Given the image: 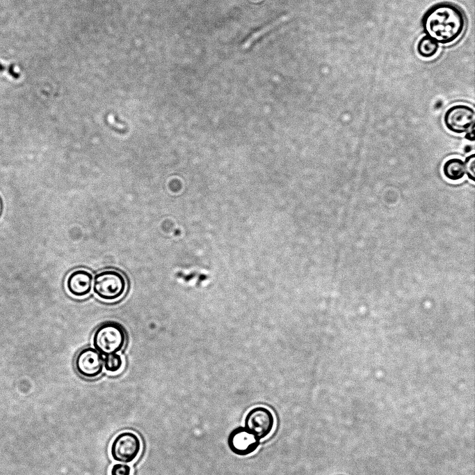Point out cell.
<instances>
[{
    "instance_id": "277c9868",
    "label": "cell",
    "mask_w": 475,
    "mask_h": 475,
    "mask_svg": "<svg viewBox=\"0 0 475 475\" xmlns=\"http://www.w3.org/2000/svg\"><path fill=\"white\" fill-rule=\"evenodd\" d=\"M140 451V439L131 431H124L117 435L110 447L112 458L122 463L133 462L138 456Z\"/></svg>"
},
{
    "instance_id": "5b68a950",
    "label": "cell",
    "mask_w": 475,
    "mask_h": 475,
    "mask_svg": "<svg viewBox=\"0 0 475 475\" xmlns=\"http://www.w3.org/2000/svg\"><path fill=\"white\" fill-rule=\"evenodd\" d=\"M443 120L448 130L461 134L474 126L475 112L469 105L455 104L446 111Z\"/></svg>"
},
{
    "instance_id": "7a4b0ae2",
    "label": "cell",
    "mask_w": 475,
    "mask_h": 475,
    "mask_svg": "<svg viewBox=\"0 0 475 475\" xmlns=\"http://www.w3.org/2000/svg\"><path fill=\"white\" fill-rule=\"evenodd\" d=\"M127 334L123 327L113 321L100 325L94 332V348L105 356L121 351L126 343Z\"/></svg>"
},
{
    "instance_id": "52a82bcc",
    "label": "cell",
    "mask_w": 475,
    "mask_h": 475,
    "mask_svg": "<svg viewBox=\"0 0 475 475\" xmlns=\"http://www.w3.org/2000/svg\"><path fill=\"white\" fill-rule=\"evenodd\" d=\"M244 423V427L261 440L272 432L275 419L273 414L269 409L263 406H257L248 412Z\"/></svg>"
},
{
    "instance_id": "9c48e42d",
    "label": "cell",
    "mask_w": 475,
    "mask_h": 475,
    "mask_svg": "<svg viewBox=\"0 0 475 475\" xmlns=\"http://www.w3.org/2000/svg\"><path fill=\"white\" fill-rule=\"evenodd\" d=\"M92 281V274L88 270L77 269L68 275L66 287L72 295L81 297L90 293Z\"/></svg>"
},
{
    "instance_id": "2e32d148",
    "label": "cell",
    "mask_w": 475,
    "mask_h": 475,
    "mask_svg": "<svg viewBox=\"0 0 475 475\" xmlns=\"http://www.w3.org/2000/svg\"><path fill=\"white\" fill-rule=\"evenodd\" d=\"M465 139L469 141L473 142L474 141V126L472 127L467 132L465 136Z\"/></svg>"
},
{
    "instance_id": "6da1fadb",
    "label": "cell",
    "mask_w": 475,
    "mask_h": 475,
    "mask_svg": "<svg viewBox=\"0 0 475 475\" xmlns=\"http://www.w3.org/2000/svg\"><path fill=\"white\" fill-rule=\"evenodd\" d=\"M465 26L464 12L456 4L449 1L433 5L422 17V26L426 36L442 45L456 41L464 32Z\"/></svg>"
},
{
    "instance_id": "7c38bea8",
    "label": "cell",
    "mask_w": 475,
    "mask_h": 475,
    "mask_svg": "<svg viewBox=\"0 0 475 475\" xmlns=\"http://www.w3.org/2000/svg\"><path fill=\"white\" fill-rule=\"evenodd\" d=\"M438 49L439 44L426 36L419 40L417 46L418 54L426 59L435 56Z\"/></svg>"
},
{
    "instance_id": "4fadbf2b",
    "label": "cell",
    "mask_w": 475,
    "mask_h": 475,
    "mask_svg": "<svg viewBox=\"0 0 475 475\" xmlns=\"http://www.w3.org/2000/svg\"><path fill=\"white\" fill-rule=\"evenodd\" d=\"M122 364V359L117 353L106 355L104 359V368L108 372H118L121 369Z\"/></svg>"
},
{
    "instance_id": "30bf717a",
    "label": "cell",
    "mask_w": 475,
    "mask_h": 475,
    "mask_svg": "<svg viewBox=\"0 0 475 475\" xmlns=\"http://www.w3.org/2000/svg\"><path fill=\"white\" fill-rule=\"evenodd\" d=\"M442 171L446 179L451 181L460 180L465 175V162L460 158H450L444 163Z\"/></svg>"
},
{
    "instance_id": "ac0fdd59",
    "label": "cell",
    "mask_w": 475,
    "mask_h": 475,
    "mask_svg": "<svg viewBox=\"0 0 475 475\" xmlns=\"http://www.w3.org/2000/svg\"><path fill=\"white\" fill-rule=\"evenodd\" d=\"M0 208H1V206H0Z\"/></svg>"
},
{
    "instance_id": "ba28073f",
    "label": "cell",
    "mask_w": 475,
    "mask_h": 475,
    "mask_svg": "<svg viewBox=\"0 0 475 475\" xmlns=\"http://www.w3.org/2000/svg\"><path fill=\"white\" fill-rule=\"evenodd\" d=\"M227 444L234 454L245 456L255 452L260 444V439L243 426L233 429L227 438Z\"/></svg>"
},
{
    "instance_id": "e0dca14e",
    "label": "cell",
    "mask_w": 475,
    "mask_h": 475,
    "mask_svg": "<svg viewBox=\"0 0 475 475\" xmlns=\"http://www.w3.org/2000/svg\"><path fill=\"white\" fill-rule=\"evenodd\" d=\"M108 122H109L111 125H113V126L118 127V129L122 130V129L124 128V126L123 125L117 123L115 121L114 117H113V116H109L108 118Z\"/></svg>"
},
{
    "instance_id": "9a60e30c",
    "label": "cell",
    "mask_w": 475,
    "mask_h": 475,
    "mask_svg": "<svg viewBox=\"0 0 475 475\" xmlns=\"http://www.w3.org/2000/svg\"><path fill=\"white\" fill-rule=\"evenodd\" d=\"M131 469L127 464H114L110 472V475H131Z\"/></svg>"
},
{
    "instance_id": "3957f363",
    "label": "cell",
    "mask_w": 475,
    "mask_h": 475,
    "mask_svg": "<svg viewBox=\"0 0 475 475\" xmlns=\"http://www.w3.org/2000/svg\"><path fill=\"white\" fill-rule=\"evenodd\" d=\"M92 286L94 293L99 298L104 301L112 302L124 295L127 282L120 272L107 269L95 276Z\"/></svg>"
},
{
    "instance_id": "5bb4252c",
    "label": "cell",
    "mask_w": 475,
    "mask_h": 475,
    "mask_svg": "<svg viewBox=\"0 0 475 475\" xmlns=\"http://www.w3.org/2000/svg\"><path fill=\"white\" fill-rule=\"evenodd\" d=\"M465 174L467 178L474 182V164H475V154L467 156L465 160Z\"/></svg>"
},
{
    "instance_id": "8992f818",
    "label": "cell",
    "mask_w": 475,
    "mask_h": 475,
    "mask_svg": "<svg viewBox=\"0 0 475 475\" xmlns=\"http://www.w3.org/2000/svg\"><path fill=\"white\" fill-rule=\"evenodd\" d=\"M74 364L79 375L84 378L93 379L102 373L104 359L95 348L86 347L77 354Z\"/></svg>"
},
{
    "instance_id": "8fae6325",
    "label": "cell",
    "mask_w": 475,
    "mask_h": 475,
    "mask_svg": "<svg viewBox=\"0 0 475 475\" xmlns=\"http://www.w3.org/2000/svg\"><path fill=\"white\" fill-rule=\"evenodd\" d=\"M289 19V15H282L276 20H275L274 21L271 22V23L255 31L250 36H249L243 42L241 46L242 49H246L249 48L252 45V43L257 40L259 38L264 36L268 32L272 31L280 24L284 23V22H287Z\"/></svg>"
}]
</instances>
